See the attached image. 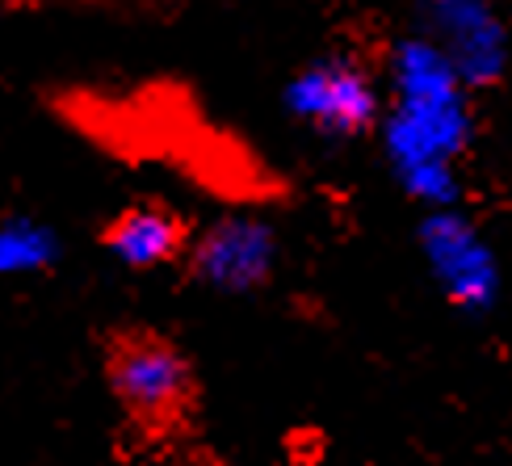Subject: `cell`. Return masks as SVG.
Instances as JSON below:
<instances>
[{
	"instance_id": "6",
	"label": "cell",
	"mask_w": 512,
	"mask_h": 466,
	"mask_svg": "<svg viewBox=\"0 0 512 466\" xmlns=\"http://www.w3.org/2000/svg\"><path fill=\"white\" fill-rule=\"evenodd\" d=\"M420 252L429 261L441 294L454 307L487 311L500 294V265L496 252L487 248L479 227L462 219L458 210H433L420 223Z\"/></svg>"
},
{
	"instance_id": "4",
	"label": "cell",
	"mask_w": 512,
	"mask_h": 466,
	"mask_svg": "<svg viewBox=\"0 0 512 466\" xmlns=\"http://www.w3.org/2000/svg\"><path fill=\"white\" fill-rule=\"evenodd\" d=\"M282 261V240L261 215H223L194 231L185 269L215 294H256L273 282Z\"/></svg>"
},
{
	"instance_id": "1",
	"label": "cell",
	"mask_w": 512,
	"mask_h": 466,
	"mask_svg": "<svg viewBox=\"0 0 512 466\" xmlns=\"http://www.w3.org/2000/svg\"><path fill=\"white\" fill-rule=\"evenodd\" d=\"M391 110H382V139L399 185L433 210L458 198L454 160L475 139L466 84L429 38L408 34L391 47Z\"/></svg>"
},
{
	"instance_id": "7",
	"label": "cell",
	"mask_w": 512,
	"mask_h": 466,
	"mask_svg": "<svg viewBox=\"0 0 512 466\" xmlns=\"http://www.w3.org/2000/svg\"><path fill=\"white\" fill-rule=\"evenodd\" d=\"M189 240H194L189 219L160 198H139L131 206H122L101 227V248L135 273H152V269H168L185 261Z\"/></svg>"
},
{
	"instance_id": "2",
	"label": "cell",
	"mask_w": 512,
	"mask_h": 466,
	"mask_svg": "<svg viewBox=\"0 0 512 466\" xmlns=\"http://www.w3.org/2000/svg\"><path fill=\"white\" fill-rule=\"evenodd\" d=\"M101 374L114 404L143 437H173L198 412V370L173 336L152 324H122L105 336Z\"/></svg>"
},
{
	"instance_id": "5",
	"label": "cell",
	"mask_w": 512,
	"mask_h": 466,
	"mask_svg": "<svg viewBox=\"0 0 512 466\" xmlns=\"http://www.w3.org/2000/svg\"><path fill=\"white\" fill-rule=\"evenodd\" d=\"M420 38L454 63L466 89L496 84L508 68V26L492 0H420Z\"/></svg>"
},
{
	"instance_id": "8",
	"label": "cell",
	"mask_w": 512,
	"mask_h": 466,
	"mask_svg": "<svg viewBox=\"0 0 512 466\" xmlns=\"http://www.w3.org/2000/svg\"><path fill=\"white\" fill-rule=\"evenodd\" d=\"M59 231L26 219V215H13V219H0V278H34V273H47L59 265Z\"/></svg>"
},
{
	"instance_id": "3",
	"label": "cell",
	"mask_w": 512,
	"mask_h": 466,
	"mask_svg": "<svg viewBox=\"0 0 512 466\" xmlns=\"http://www.w3.org/2000/svg\"><path fill=\"white\" fill-rule=\"evenodd\" d=\"M282 101L294 122L336 143L366 139L370 131H378L382 110H387L378 72L353 51H328L303 63L290 76Z\"/></svg>"
}]
</instances>
